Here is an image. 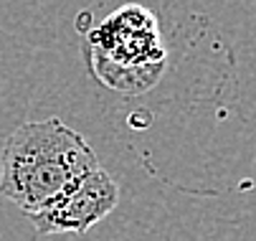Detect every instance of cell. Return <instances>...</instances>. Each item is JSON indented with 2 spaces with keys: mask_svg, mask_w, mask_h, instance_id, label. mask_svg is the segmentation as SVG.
Here are the masks:
<instances>
[{
  "mask_svg": "<svg viewBox=\"0 0 256 241\" xmlns=\"http://www.w3.org/2000/svg\"><path fill=\"white\" fill-rule=\"evenodd\" d=\"M99 165L84 134L58 117L23 122L0 150V196L30 216Z\"/></svg>",
  "mask_w": 256,
  "mask_h": 241,
  "instance_id": "obj_1",
  "label": "cell"
},
{
  "mask_svg": "<svg viewBox=\"0 0 256 241\" xmlns=\"http://www.w3.org/2000/svg\"><path fill=\"white\" fill-rule=\"evenodd\" d=\"M165 38L160 13L142 3H120L102 23L86 30L84 61L92 76L124 94L152 89L165 72Z\"/></svg>",
  "mask_w": 256,
  "mask_h": 241,
  "instance_id": "obj_2",
  "label": "cell"
},
{
  "mask_svg": "<svg viewBox=\"0 0 256 241\" xmlns=\"http://www.w3.org/2000/svg\"><path fill=\"white\" fill-rule=\"evenodd\" d=\"M120 203L117 180L99 165L66 188L51 206L26 216L38 234H86L104 221Z\"/></svg>",
  "mask_w": 256,
  "mask_h": 241,
  "instance_id": "obj_3",
  "label": "cell"
}]
</instances>
